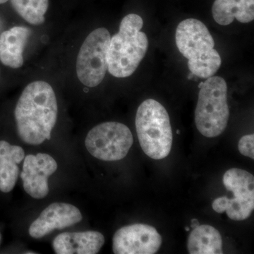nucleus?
<instances>
[{"label": "nucleus", "mask_w": 254, "mask_h": 254, "mask_svg": "<svg viewBox=\"0 0 254 254\" xmlns=\"http://www.w3.org/2000/svg\"><path fill=\"white\" fill-rule=\"evenodd\" d=\"M58 114V102L52 86L46 81L32 82L23 90L15 108L18 136L33 145L50 140Z\"/></svg>", "instance_id": "1"}, {"label": "nucleus", "mask_w": 254, "mask_h": 254, "mask_svg": "<svg viewBox=\"0 0 254 254\" xmlns=\"http://www.w3.org/2000/svg\"><path fill=\"white\" fill-rule=\"evenodd\" d=\"M175 40L177 48L188 60L192 74L208 78L218 71L221 58L214 49L213 37L204 23L195 18L184 20L177 26Z\"/></svg>", "instance_id": "2"}, {"label": "nucleus", "mask_w": 254, "mask_h": 254, "mask_svg": "<svg viewBox=\"0 0 254 254\" xmlns=\"http://www.w3.org/2000/svg\"><path fill=\"white\" fill-rule=\"evenodd\" d=\"M141 16L130 14L124 17L120 31L112 37L108 50V71L117 78L131 76L139 66L148 50V37L141 31Z\"/></svg>", "instance_id": "3"}, {"label": "nucleus", "mask_w": 254, "mask_h": 254, "mask_svg": "<svg viewBox=\"0 0 254 254\" xmlns=\"http://www.w3.org/2000/svg\"><path fill=\"white\" fill-rule=\"evenodd\" d=\"M136 128L142 150L148 157L161 160L170 154L173 130L170 117L163 105L153 99L143 102L137 110Z\"/></svg>", "instance_id": "4"}, {"label": "nucleus", "mask_w": 254, "mask_h": 254, "mask_svg": "<svg viewBox=\"0 0 254 254\" xmlns=\"http://www.w3.org/2000/svg\"><path fill=\"white\" fill-rule=\"evenodd\" d=\"M199 88L195 125L205 137L220 136L225 131L230 118L226 81L220 76H213L200 83Z\"/></svg>", "instance_id": "5"}, {"label": "nucleus", "mask_w": 254, "mask_h": 254, "mask_svg": "<svg viewBox=\"0 0 254 254\" xmlns=\"http://www.w3.org/2000/svg\"><path fill=\"white\" fill-rule=\"evenodd\" d=\"M222 180L224 186L234 197L216 198L212 204L213 210L218 213L225 212L229 218L235 221L250 218L254 209V175L242 169L232 168L225 173Z\"/></svg>", "instance_id": "6"}, {"label": "nucleus", "mask_w": 254, "mask_h": 254, "mask_svg": "<svg viewBox=\"0 0 254 254\" xmlns=\"http://www.w3.org/2000/svg\"><path fill=\"white\" fill-rule=\"evenodd\" d=\"M111 39L105 28L92 31L83 42L76 60V73L79 81L88 87L98 86L108 69V50Z\"/></svg>", "instance_id": "7"}, {"label": "nucleus", "mask_w": 254, "mask_h": 254, "mask_svg": "<svg viewBox=\"0 0 254 254\" xmlns=\"http://www.w3.org/2000/svg\"><path fill=\"white\" fill-rule=\"evenodd\" d=\"M128 127L117 122L100 124L88 132L85 144L90 154L104 161L125 158L133 145Z\"/></svg>", "instance_id": "8"}, {"label": "nucleus", "mask_w": 254, "mask_h": 254, "mask_svg": "<svg viewBox=\"0 0 254 254\" xmlns=\"http://www.w3.org/2000/svg\"><path fill=\"white\" fill-rule=\"evenodd\" d=\"M162 237L155 227L133 224L115 232L113 250L115 254H154L160 250Z\"/></svg>", "instance_id": "9"}, {"label": "nucleus", "mask_w": 254, "mask_h": 254, "mask_svg": "<svg viewBox=\"0 0 254 254\" xmlns=\"http://www.w3.org/2000/svg\"><path fill=\"white\" fill-rule=\"evenodd\" d=\"M58 167L55 159L46 153L25 157L21 174L25 191L36 199L44 198L49 193L48 177L56 172Z\"/></svg>", "instance_id": "10"}, {"label": "nucleus", "mask_w": 254, "mask_h": 254, "mask_svg": "<svg viewBox=\"0 0 254 254\" xmlns=\"http://www.w3.org/2000/svg\"><path fill=\"white\" fill-rule=\"evenodd\" d=\"M81 220V211L74 205L65 203H52L31 224L28 232L33 238L41 239L55 230L72 226Z\"/></svg>", "instance_id": "11"}, {"label": "nucleus", "mask_w": 254, "mask_h": 254, "mask_svg": "<svg viewBox=\"0 0 254 254\" xmlns=\"http://www.w3.org/2000/svg\"><path fill=\"white\" fill-rule=\"evenodd\" d=\"M104 244L105 237L99 232H64L55 237L53 247L58 254H95Z\"/></svg>", "instance_id": "12"}, {"label": "nucleus", "mask_w": 254, "mask_h": 254, "mask_svg": "<svg viewBox=\"0 0 254 254\" xmlns=\"http://www.w3.org/2000/svg\"><path fill=\"white\" fill-rule=\"evenodd\" d=\"M31 31L23 26H15L0 36V61L5 66L18 68L23 64V50Z\"/></svg>", "instance_id": "13"}, {"label": "nucleus", "mask_w": 254, "mask_h": 254, "mask_svg": "<svg viewBox=\"0 0 254 254\" xmlns=\"http://www.w3.org/2000/svg\"><path fill=\"white\" fill-rule=\"evenodd\" d=\"M25 158V152L18 145L0 141V190L9 193L17 182L19 168L18 165Z\"/></svg>", "instance_id": "14"}, {"label": "nucleus", "mask_w": 254, "mask_h": 254, "mask_svg": "<svg viewBox=\"0 0 254 254\" xmlns=\"http://www.w3.org/2000/svg\"><path fill=\"white\" fill-rule=\"evenodd\" d=\"M215 22L227 26L236 18L247 23L254 19V0H215L212 7Z\"/></svg>", "instance_id": "15"}, {"label": "nucleus", "mask_w": 254, "mask_h": 254, "mask_svg": "<svg viewBox=\"0 0 254 254\" xmlns=\"http://www.w3.org/2000/svg\"><path fill=\"white\" fill-rule=\"evenodd\" d=\"M189 253L190 254H222L221 235L215 227L199 225L193 228L188 238Z\"/></svg>", "instance_id": "16"}, {"label": "nucleus", "mask_w": 254, "mask_h": 254, "mask_svg": "<svg viewBox=\"0 0 254 254\" xmlns=\"http://www.w3.org/2000/svg\"><path fill=\"white\" fill-rule=\"evenodd\" d=\"M16 13L32 25L44 23L45 14L48 11V0H11Z\"/></svg>", "instance_id": "17"}, {"label": "nucleus", "mask_w": 254, "mask_h": 254, "mask_svg": "<svg viewBox=\"0 0 254 254\" xmlns=\"http://www.w3.org/2000/svg\"><path fill=\"white\" fill-rule=\"evenodd\" d=\"M241 154L254 159V135L249 134L242 137L238 145Z\"/></svg>", "instance_id": "18"}, {"label": "nucleus", "mask_w": 254, "mask_h": 254, "mask_svg": "<svg viewBox=\"0 0 254 254\" xmlns=\"http://www.w3.org/2000/svg\"><path fill=\"white\" fill-rule=\"evenodd\" d=\"M199 225V222H198V220H197V219H193V220H191L192 228H195V227L198 226V225Z\"/></svg>", "instance_id": "19"}, {"label": "nucleus", "mask_w": 254, "mask_h": 254, "mask_svg": "<svg viewBox=\"0 0 254 254\" xmlns=\"http://www.w3.org/2000/svg\"><path fill=\"white\" fill-rule=\"evenodd\" d=\"M8 0H0V4H4V3L6 2Z\"/></svg>", "instance_id": "20"}, {"label": "nucleus", "mask_w": 254, "mask_h": 254, "mask_svg": "<svg viewBox=\"0 0 254 254\" xmlns=\"http://www.w3.org/2000/svg\"><path fill=\"white\" fill-rule=\"evenodd\" d=\"M186 230H187V231H189V230H190V228H189L188 227H186Z\"/></svg>", "instance_id": "21"}, {"label": "nucleus", "mask_w": 254, "mask_h": 254, "mask_svg": "<svg viewBox=\"0 0 254 254\" xmlns=\"http://www.w3.org/2000/svg\"><path fill=\"white\" fill-rule=\"evenodd\" d=\"M1 235H0V242H1Z\"/></svg>", "instance_id": "22"}]
</instances>
